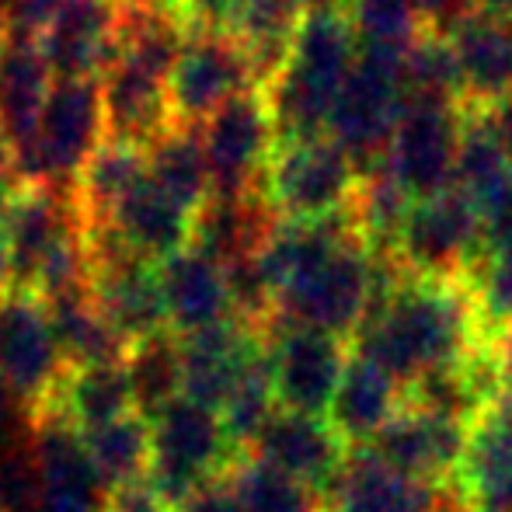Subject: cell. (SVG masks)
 <instances>
[{
	"label": "cell",
	"mask_w": 512,
	"mask_h": 512,
	"mask_svg": "<svg viewBox=\"0 0 512 512\" xmlns=\"http://www.w3.org/2000/svg\"><path fill=\"white\" fill-rule=\"evenodd\" d=\"M105 143V108L98 81H53L28 147L11 157L18 185L74 189L91 154Z\"/></svg>",
	"instance_id": "obj_4"
},
{
	"label": "cell",
	"mask_w": 512,
	"mask_h": 512,
	"mask_svg": "<svg viewBox=\"0 0 512 512\" xmlns=\"http://www.w3.org/2000/svg\"><path fill=\"white\" fill-rule=\"evenodd\" d=\"M192 223H196V213L178 206L150 178H143L105 220L84 223V227L140 262L164 265L192 244Z\"/></svg>",
	"instance_id": "obj_21"
},
{
	"label": "cell",
	"mask_w": 512,
	"mask_h": 512,
	"mask_svg": "<svg viewBox=\"0 0 512 512\" xmlns=\"http://www.w3.org/2000/svg\"><path fill=\"white\" fill-rule=\"evenodd\" d=\"M401 405H405V387L391 373L380 370L377 363L352 352L324 418L345 439L349 450H359L398 415Z\"/></svg>",
	"instance_id": "obj_27"
},
{
	"label": "cell",
	"mask_w": 512,
	"mask_h": 512,
	"mask_svg": "<svg viewBox=\"0 0 512 512\" xmlns=\"http://www.w3.org/2000/svg\"><path fill=\"white\" fill-rule=\"evenodd\" d=\"M509 185H512V164L506 150L499 147V140H495L485 112H467L464 136H460V150H457V171H453V189L485 213Z\"/></svg>",
	"instance_id": "obj_34"
},
{
	"label": "cell",
	"mask_w": 512,
	"mask_h": 512,
	"mask_svg": "<svg viewBox=\"0 0 512 512\" xmlns=\"http://www.w3.org/2000/svg\"><path fill=\"white\" fill-rule=\"evenodd\" d=\"M262 342L276 405L283 411H297V415H328L335 387L349 363V342L279 321V317L262 324Z\"/></svg>",
	"instance_id": "obj_9"
},
{
	"label": "cell",
	"mask_w": 512,
	"mask_h": 512,
	"mask_svg": "<svg viewBox=\"0 0 512 512\" xmlns=\"http://www.w3.org/2000/svg\"><path fill=\"white\" fill-rule=\"evenodd\" d=\"M248 457L276 467L279 474L300 481V485L310 488L321 499L331 481H335V474L342 471L349 446L331 429L328 418L297 415V411L279 408L262 425L255 443L248 446Z\"/></svg>",
	"instance_id": "obj_20"
},
{
	"label": "cell",
	"mask_w": 512,
	"mask_h": 512,
	"mask_svg": "<svg viewBox=\"0 0 512 512\" xmlns=\"http://www.w3.org/2000/svg\"><path fill=\"white\" fill-rule=\"evenodd\" d=\"M405 88L408 102L464 108V88H460V70L450 39L429 32L418 35L415 46L405 53Z\"/></svg>",
	"instance_id": "obj_37"
},
{
	"label": "cell",
	"mask_w": 512,
	"mask_h": 512,
	"mask_svg": "<svg viewBox=\"0 0 512 512\" xmlns=\"http://www.w3.org/2000/svg\"><path fill=\"white\" fill-rule=\"evenodd\" d=\"M467 429L471 425L432 415V411L405 401L398 415L359 450H366L373 460H380L384 467L405 474L411 481L446 485V481H453L460 457H464Z\"/></svg>",
	"instance_id": "obj_15"
},
{
	"label": "cell",
	"mask_w": 512,
	"mask_h": 512,
	"mask_svg": "<svg viewBox=\"0 0 512 512\" xmlns=\"http://www.w3.org/2000/svg\"><path fill=\"white\" fill-rule=\"evenodd\" d=\"M14 290V279H11V258H7V248L0 244V300Z\"/></svg>",
	"instance_id": "obj_46"
},
{
	"label": "cell",
	"mask_w": 512,
	"mask_h": 512,
	"mask_svg": "<svg viewBox=\"0 0 512 512\" xmlns=\"http://www.w3.org/2000/svg\"><path fill=\"white\" fill-rule=\"evenodd\" d=\"M391 258L418 279L467 283L485 258L481 209L457 189L418 199L394 241Z\"/></svg>",
	"instance_id": "obj_8"
},
{
	"label": "cell",
	"mask_w": 512,
	"mask_h": 512,
	"mask_svg": "<svg viewBox=\"0 0 512 512\" xmlns=\"http://www.w3.org/2000/svg\"><path fill=\"white\" fill-rule=\"evenodd\" d=\"M81 237H88V227H84L74 189L21 185L0 230V244L11 258V293H32L42 265Z\"/></svg>",
	"instance_id": "obj_13"
},
{
	"label": "cell",
	"mask_w": 512,
	"mask_h": 512,
	"mask_svg": "<svg viewBox=\"0 0 512 512\" xmlns=\"http://www.w3.org/2000/svg\"><path fill=\"white\" fill-rule=\"evenodd\" d=\"M133 391H129L126 366L119 363H98V366H77L63 370L53 398L39 415H56L77 432H91L98 425H108L115 418L133 415ZM32 415V418H39Z\"/></svg>",
	"instance_id": "obj_29"
},
{
	"label": "cell",
	"mask_w": 512,
	"mask_h": 512,
	"mask_svg": "<svg viewBox=\"0 0 512 512\" xmlns=\"http://www.w3.org/2000/svg\"><path fill=\"white\" fill-rule=\"evenodd\" d=\"M46 317L53 328L56 349L63 356L67 370L77 366H98V363H119L129 345L112 331V324L102 317V310L91 300V290L74 293V297L49 300Z\"/></svg>",
	"instance_id": "obj_30"
},
{
	"label": "cell",
	"mask_w": 512,
	"mask_h": 512,
	"mask_svg": "<svg viewBox=\"0 0 512 512\" xmlns=\"http://www.w3.org/2000/svg\"><path fill=\"white\" fill-rule=\"evenodd\" d=\"M53 88L46 60H42L39 42L7 39L0 49V140L7 150L21 154L39 126L42 105Z\"/></svg>",
	"instance_id": "obj_28"
},
{
	"label": "cell",
	"mask_w": 512,
	"mask_h": 512,
	"mask_svg": "<svg viewBox=\"0 0 512 512\" xmlns=\"http://www.w3.org/2000/svg\"><path fill=\"white\" fill-rule=\"evenodd\" d=\"M321 512H467V506L453 481L422 485L366 450H349L342 471L321 495Z\"/></svg>",
	"instance_id": "obj_17"
},
{
	"label": "cell",
	"mask_w": 512,
	"mask_h": 512,
	"mask_svg": "<svg viewBox=\"0 0 512 512\" xmlns=\"http://www.w3.org/2000/svg\"><path fill=\"white\" fill-rule=\"evenodd\" d=\"M467 112H488L512 95V35L492 14H474L450 35Z\"/></svg>",
	"instance_id": "obj_26"
},
{
	"label": "cell",
	"mask_w": 512,
	"mask_h": 512,
	"mask_svg": "<svg viewBox=\"0 0 512 512\" xmlns=\"http://www.w3.org/2000/svg\"><path fill=\"white\" fill-rule=\"evenodd\" d=\"M251 91L262 88L234 35L189 32L168 77L171 122L185 129H203L223 105Z\"/></svg>",
	"instance_id": "obj_10"
},
{
	"label": "cell",
	"mask_w": 512,
	"mask_h": 512,
	"mask_svg": "<svg viewBox=\"0 0 512 512\" xmlns=\"http://www.w3.org/2000/svg\"><path fill=\"white\" fill-rule=\"evenodd\" d=\"M276 227L279 216L262 196V189L248 192V196H209L192 223L189 248L203 251L206 258L227 269L241 258L258 255Z\"/></svg>",
	"instance_id": "obj_25"
},
{
	"label": "cell",
	"mask_w": 512,
	"mask_h": 512,
	"mask_svg": "<svg viewBox=\"0 0 512 512\" xmlns=\"http://www.w3.org/2000/svg\"><path fill=\"white\" fill-rule=\"evenodd\" d=\"M506 25H509V35H512V18H509V21H506Z\"/></svg>",
	"instance_id": "obj_52"
},
{
	"label": "cell",
	"mask_w": 512,
	"mask_h": 512,
	"mask_svg": "<svg viewBox=\"0 0 512 512\" xmlns=\"http://www.w3.org/2000/svg\"><path fill=\"white\" fill-rule=\"evenodd\" d=\"M63 370L67 366L56 349L46 307L25 293H7L0 300V380L25 418L46 408Z\"/></svg>",
	"instance_id": "obj_14"
},
{
	"label": "cell",
	"mask_w": 512,
	"mask_h": 512,
	"mask_svg": "<svg viewBox=\"0 0 512 512\" xmlns=\"http://www.w3.org/2000/svg\"><path fill=\"white\" fill-rule=\"evenodd\" d=\"M126 0H70L39 39L53 81H102L119 56Z\"/></svg>",
	"instance_id": "obj_18"
},
{
	"label": "cell",
	"mask_w": 512,
	"mask_h": 512,
	"mask_svg": "<svg viewBox=\"0 0 512 512\" xmlns=\"http://www.w3.org/2000/svg\"><path fill=\"white\" fill-rule=\"evenodd\" d=\"M359 56L342 0H324L304 11L279 74L262 88L276 119L279 140L324 136L331 108Z\"/></svg>",
	"instance_id": "obj_2"
},
{
	"label": "cell",
	"mask_w": 512,
	"mask_h": 512,
	"mask_svg": "<svg viewBox=\"0 0 512 512\" xmlns=\"http://www.w3.org/2000/svg\"><path fill=\"white\" fill-rule=\"evenodd\" d=\"M7 39H11V28H7V11H0V49L7 46Z\"/></svg>",
	"instance_id": "obj_49"
},
{
	"label": "cell",
	"mask_w": 512,
	"mask_h": 512,
	"mask_svg": "<svg viewBox=\"0 0 512 512\" xmlns=\"http://www.w3.org/2000/svg\"><path fill=\"white\" fill-rule=\"evenodd\" d=\"M411 4H415L422 32L443 35V39L464 28L474 14H481V0H411Z\"/></svg>",
	"instance_id": "obj_40"
},
{
	"label": "cell",
	"mask_w": 512,
	"mask_h": 512,
	"mask_svg": "<svg viewBox=\"0 0 512 512\" xmlns=\"http://www.w3.org/2000/svg\"><path fill=\"white\" fill-rule=\"evenodd\" d=\"M464 119L467 108L460 105L408 102L380 164L398 178V185L415 203L453 189Z\"/></svg>",
	"instance_id": "obj_12"
},
{
	"label": "cell",
	"mask_w": 512,
	"mask_h": 512,
	"mask_svg": "<svg viewBox=\"0 0 512 512\" xmlns=\"http://www.w3.org/2000/svg\"><path fill=\"white\" fill-rule=\"evenodd\" d=\"M143 178H147V150L105 140L91 154L88 168L81 171V178L74 185V199L81 206L84 223L105 220Z\"/></svg>",
	"instance_id": "obj_33"
},
{
	"label": "cell",
	"mask_w": 512,
	"mask_h": 512,
	"mask_svg": "<svg viewBox=\"0 0 512 512\" xmlns=\"http://www.w3.org/2000/svg\"><path fill=\"white\" fill-rule=\"evenodd\" d=\"M7 175H11V150H7V143L0 140V178H7Z\"/></svg>",
	"instance_id": "obj_48"
},
{
	"label": "cell",
	"mask_w": 512,
	"mask_h": 512,
	"mask_svg": "<svg viewBox=\"0 0 512 512\" xmlns=\"http://www.w3.org/2000/svg\"><path fill=\"white\" fill-rule=\"evenodd\" d=\"M0 512H4V506H0Z\"/></svg>",
	"instance_id": "obj_53"
},
{
	"label": "cell",
	"mask_w": 512,
	"mask_h": 512,
	"mask_svg": "<svg viewBox=\"0 0 512 512\" xmlns=\"http://www.w3.org/2000/svg\"><path fill=\"white\" fill-rule=\"evenodd\" d=\"M227 485L244 512H321V499L310 488L248 453L230 467Z\"/></svg>",
	"instance_id": "obj_36"
},
{
	"label": "cell",
	"mask_w": 512,
	"mask_h": 512,
	"mask_svg": "<svg viewBox=\"0 0 512 512\" xmlns=\"http://www.w3.org/2000/svg\"><path fill=\"white\" fill-rule=\"evenodd\" d=\"M241 4L244 0H182L178 21H182L189 32L230 35L237 25V14H241Z\"/></svg>",
	"instance_id": "obj_39"
},
{
	"label": "cell",
	"mask_w": 512,
	"mask_h": 512,
	"mask_svg": "<svg viewBox=\"0 0 512 512\" xmlns=\"http://www.w3.org/2000/svg\"><path fill=\"white\" fill-rule=\"evenodd\" d=\"M122 366H126L133 405L143 418H154L164 405L182 398V345L175 331H161L129 345Z\"/></svg>",
	"instance_id": "obj_35"
},
{
	"label": "cell",
	"mask_w": 512,
	"mask_h": 512,
	"mask_svg": "<svg viewBox=\"0 0 512 512\" xmlns=\"http://www.w3.org/2000/svg\"><path fill=\"white\" fill-rule=\"evenodd\" d=\"M373 297H377V255L366 248L363 237L352 234L279 293L276 317L352 342Z\"/></svg>",
	"instance_id": "obj_5"
},
{
	"label": "cell",
	"mask_w": 512,
	"mask_h": 512,
	"mask_svg": "<svg viewBox=\"0 0 512 512\" xmlns=\"http://www.w3.org/2000/svg\"><path fill=\"white\" fill-rule=\"evenodd\" d=\"M39 467L35 512H108L112 492L98 478L84 439L56 415L28 418Z\"/></svg>",
	"instance_id": "obj_16"
},
{
	"label": "cell",
	"mask_w": 512,
	"mask_h": 512,
	"mask_svg": "<svg viewBox=\"0 0 512 512\" xmlns=\"http://www.w3.org/2000/svg\"><path fill=\"white\" fill-rule=\"evenodd\" d=\"M150 422V474L147 485L178 509L185 499L216 485L230 467L244 457L241 446L230 439L220 411L199 405L192 398H175Z\"/></svg>",
	"instance_id": "obj_3"
},
{
	"label": "cell",
	"mask_w": 512,
	"mask_h": 512,
	"mask_svg": "<svg viewBox=\"0 0 512 512\" xmlns=\"http://www.w3.org/2000/svg\"><path fill=\"white\" fill-rule=\"evenodd\" d=\"M84 450L95 464L98 478L108 492L143 485L150 474V422L133 411L126 418H115L108 425H98L91 432H81Z\"/></svg>",
	"instance_id": "obj_32"
},
{
	"label": "cell",
	"mask_w": 512,
	"mask_h": 512,
	"mask_svg": "<svg viewBox=\"0 0 512 512\" xmlns=\"http://www.w3.org/2000/svg\"><path fill=\"white\" fill-rule=\"evenodd\" d=\"M405 108V53L359 49L356 63L338 91V102L331 108L324 136L335 140L363 175L384 161Z\"/></svg>",
	"instance_id": "obj_6"
},
{
	"label": "cell",
	"mask_w": 512,
	"mask_h": 512,
	"mask_svg": "<svg viewBox=\"0 0 512 512\" xmlns=\"http://www.w3.org/2000/svg\"><path fill=\"white\" fill-rule=\"evenodd\" d=\"M359 49L408 53L422 35L411 0H342Z\"/></svg>",
	"instance_id": "obj_38"
},
{
	"label": "cell",
	"mask_w": 512,
	"mask_h": 512,
	"mask_svg": "<svg viewBox=\"0 0 512 512\" xmlns=\"http://www.w3.org/2000/svg\"><path fill=\"white\" fill-rule=\"evenodd\" d=\"M485 119H488L495 140H499V147L506 150V157H509V164H512V95L502 98V102L495 105V108H488Z\"/></svg>",
	"instance_id": "obj_44"
},
{
	"label": "cell",
	"mask_w": 512,
	"mask_h": 512,
	"mask_svg": "<svg viewBox=\"0 0 512 512\" xmlns=\"http://www.w3.org/2000/svg\"><path fill=\"white\" fill-rule=\"evenodd\" d=\"M14 415H25V411H21V405L14 401V394L7 391L4 380H0V436L14 429Z\"/></svg>",
	"instance_id": "obj_45"
},
{
	"label": "cell",
	"mask_w": 512,
	"mask_h": 512,
	"mask_svg": "<svg viewBox=\"0 0 512 512\" xmlns=\"http://www.w3.org/2000/svg\"><path fill=\"white\" fill-rule=\"evenodd\" d=\"M453 488L467 512H512V415L502 405L471 422Z\"/></svg>",
	"instance_id": "obj_24"
},
{
	"label": "cell",
	"mask_w": 512,
	"mask_h": 512,
	"mask_svg": "<svg viewBox=\"0 0 512 512\" xmlns=\"http://www.w3.org/2000/svg\"><path fill=\"white\" fill-rule=\"evenodd\" d=\"M175 512H244V506L234 499L227 478H223V481H216V485H206L203 492H196L192 499H185Z\"/></svg>",
	"instance_id": "obj_42"
},
{
	"label": "cell",
	"mask_w": 512,
	"mask_h": 512,
	"mask_svg": "<svg viewBox=\"0 0 512 512\" xmlns=\"http://www.w3.org/2000/svg\"><path fill=\"white\" fill-rule=\"evenodd\" d=\"M70 0H14L7 7V28H11V39H28L39 42L46 35V28L53 25L63 14Z\"/></svg>",
	"instance_id": "obj_41"
},
{
	"label": "cell",
	"mask_w": 512,
	"mask_h": 512,
	"mask_svg": "<svg viewBox=\"0 0 512 512\" xmlns=\"http://www.w3.org/2000/svg\"><path fill=\"white\" fill-rule=\"evenodd\" d=\"M91 300L126 345L168 331L157 265L126 251H91Z\"/></svg>",
	"instance_id": "obj_19"
},
{
	"label": "cell",
	"mask_w": 512,
	"mask_h": 512,
	"mask_svg": "<svg viewBox=\"0 0 512 512\" xmlns=\"http://www.w3.org/2000/svg\"><path fill=\"white\" fill-rule=\"evenodd\" d=\"M178 345H182V394L213 411L227 405L237 380L265 349L262 328L241 317L178 338Z\"/></svg>",
	"instance_id": "obj_22"
},
{
	"label": "cell",
	"mask_w": 512,
	"mask_h": 512,
	"mask_svg": "<svg viewBox=\"0 0 512 512\" xmlns=\"http://www.w3.org/2000/svg\"><path fill=\"white\" fill-rule=\"evenodd\" d=\"M11 4H14V0H0V11H7Z\"/></svg>",
	"instance_id": "obj_51"
},
{
	"label": "cell",
	"mask_w": 512,
	"mask_h": 512,
	"mask_svg": "<svg viewBox=\"0 0 512 512\" xmlns=\"http://www.w3.org/2000/svg\"><path fill=\"white\" fill-rule=\"evenodd\" d=\"M209 168V196H248L262 189L265 164L279 143L262 91L234 98L199 129Z\"/></svg>",
	"instance_id": "obj_11"
},
{
	"label": "cell",
	"mask_w": 512,
	"mask_h": 512,
	"mask_svg": "<svg viewBox=\"0 0 512 512\" xmlns=\"http://www.w3.org/2000/svg\"><path fill=\"white\" fill-rule=\"evenodd\" d=\"M481 342L492 338L481 328L471 286L408 276L391 255H377V297L352 335L356 356L408 387Z\"/></svg>",
	"instance_id": "obj_1"
},
{
	"label": "cell",
	"mask_w": 512,
	"mask_h": 512,
	"mask_svg": "<svg viewBox=\"0 0 512 512\" xmlns=\"http://www.w3.org/2000/svg\"><path fill=\"white\" fill-rule=\"evenodd\" d=\"M359 168L328 136L279 140L262 175V196L279 220L314 223L345 213L356 196Z\"/></svg>",
	"instance_id": "obj_7"
},
{
	"label": "cell",
	"mask_w": 512,
	"mask_h": 512,
	"mask_svg": "<svg viewBox=\"0 0 512 512\" xmlns=\"http://www.w3.org/2000/svg\"><path fill=\"white\" fill-rule=\"evenodd\" d=\"M481 14H492V18L509 21L512 18V0H481Z\"/></svg>",
	"instance_id": "obj_47"
},
{
	"label": "cell",
	"mask_w": 512,
	"mask_h": 512,
	"mask_svg": "<svg viewBox=\"0 0 512 512\" xmlns=\"http://www.w3.org/2000/svg\"><path fill=\"white\" fill-rule=\"evenodd\" d=\"M108 512H175L154 488L143 481V485H133V488H122V492L112 495L108 502Z\"/></svg>",
	"instance_id": "obj_43"
},
{
	"label": "cell",
	"mask_w": 512,
	"mask_h": 512,
	"mask_svg": "<svg viewBox=\"0 0 512 512\" xmlns=\"http://www.w3.org/2000/svg\"><path fill=\"white\" fill-rule=\"evenodd\" d=\"M157 279H161V297H164V317H168V331L178 338L206 331L213 324L230 321L234 314V300H230L227 269L203 251L185 248L164 265H157Z\"/></svg>",
	"instance_id": "obj_23"
},
{
	"label": "cell",
	"mask_w": 512,
	"mask_h": 512,
	"mask_svg": "<svg viewBox=\"0 0 512 512\" xmlns=\"http://www.w3.org/2000/svg\"><path fill=\"white\" fill-rule=\"evenodd\" d=\"M147 178L189 213L209 199V168L199 129L171 126L154 147H147Z\"/></svg>",
	"instance_id": "obj_31"
},
{
	"label": "cell",
	"mask_w": 512,
	"mask_h": 512,
	"mask_svg": "<svg viewBox=\"0 0 512 512\" xmlns=\"http://www.w3.org/2000/svg\"><path fill=\"white\" fill-rule=\"evenodd\" d=\"M286 4L300 7V11H307V7H314V4H324V0H286Z\"/></svg>",
	"instance_id": "obj_50"
}]
</instances>
